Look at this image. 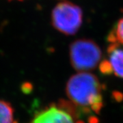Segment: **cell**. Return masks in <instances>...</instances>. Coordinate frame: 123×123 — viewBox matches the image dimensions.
Wrapping results in <instances>:
<instances>
[{
    "label": "cell",
    "instance_id": "obj_1",
    "mask_svg": "<svg viewBox=\"0 0 123 123\" xmlns=\"http://www.w3.org/2000/svg\"><path fill=\"white\" fill-rule=\"evenodd\" d=\"M69 103L80 117L89 120L99 115L103 106V87L97 76L88 72H79L71 76L66 86Z\"/></svg>",
    "mask_w": 123,
    "mask_h": 123
},
{
    "label": "cell",
    "instance_id": "obj_2",
    "mask_svg": "<svg viewBox=\"0 0 123 123\" xmlns=\"http://www.w3.org/2000/svg\"><path fill=\"white\" fill-rule=\"evenodd\" d=\"M102 51L94 40L80 38L69 47V58L72 66L79 72H88L100 64Z\"/></svg>",
    "mask_w": 123,
    "mask_h": 123
},
{
    "label": "cell",
    "instance_id": "obj_3",
    "mask_svg": "<svg viewBox=\"0 0 123 123\" xmlns=\"http://www.w3.org/2000/svg\"><path fill=\"white\" fill-rule=\"evenodd\" d=\"M83 10L78 5L70 1L58 3L52 10V26L62 34L72 36L77 34L83 23Z\"/></svg>",
    "mask_w": 123,
    "mask_h": 123
},
{
    "label": "cell",
    "instance_id": "obj_4",
    "mask_svg": "<svg viewBox=\"0 0 123 123\" xmlns=\"http://www.w3.org/2000/svg\"><path fill=\"white\" fill-rule=\"evenodd\" d=\"M29 123H85L69 102L51 104L37 112Z\"/></svg>",
    "mask_w": 123,
    "mask_h": 123
},
{
    "label": "cell",
    "instance_id": "obj_5",
    "mask_svg": "<svg viewBox=\"0 0 123 123\" xmlns=\"http://www.w3.org/2000/svg\"><path fill=\"white\" fill-rule=\"evenodd\" d=\"M101 72L105 75H114L123 78V49L120 45L110 44L107 48V58L99 64Z\"/></svg>",
    "mask_w": 123,
    "mask_h": 123
},
{
    "label": "cell",
    "instance_id": "obj_6",
    "mask_svg": "<svg viewBox=\"0 0 123 123\" xmlns=\"http://www.w3.org/2000/svg\"><path fill=\"white\" fill-rule=\"evenodd\" d=\"M107 41L110 44L123 46V17L116 22L107 36Z\"/></svg>",
    "mask_w": 123,
    "mask_h": 123
},
{
    "label": "cell",
    "instance_id": "obj_7",
    "mask_svg": "<svg viewBox=\"0 0 123 123\" xmlns=\"http://www.w3.org/2000/svg\"><path fill=\"white\" fill-rule=\"evenodd\" d=\"M0 123H15L14 111L8 101L0 99Z\"/></svg>",
    "mask_w": 123,
    "mask_h": 123
},
{
    "label": "cell",
    "instance_id": "obj_8",
    "mask_svg": "<svg viewBox=\"0 0 123 123\" xmlns=\"http://www.w3.org/2000/svg\"><path fill=\"white\" fill-rule=\"evenodd\" d=\"M16 1H23V0H16Z\"/></svg>",
    "mask_w": 123,
    "mask_h": 123
}]
</instances>
